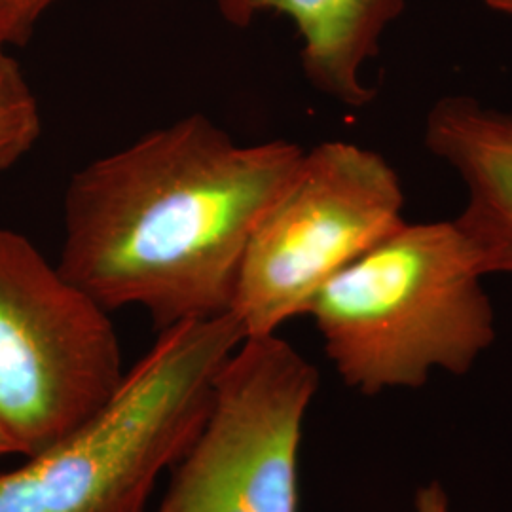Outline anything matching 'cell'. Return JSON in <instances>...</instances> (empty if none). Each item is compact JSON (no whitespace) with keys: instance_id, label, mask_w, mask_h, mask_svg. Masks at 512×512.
I'll use <instances>...</instances> for the list:
<instances>
[{"instance_id":"obj_1","label":"cell","mask_w":512,"mask_h":512,"mask_svg":"<svg viewBox=\"0 0 512 512\" xmlns=\"http://www.w3.org/2000/svg\"><path fill=\"white\" fill-rule=\"evenodd\" d=\"M304 150L238 143L202 112L152 129L71 177L57 268L158 330L230 313L256 222Z\"/></svg>"},{"instance_id":"obj_2","label":"cell","mask_w":512,"mask_h":512,"mask_svg":"<svg viewBox=\"0 0 512 512\" xmlns=\"http://www.w3.org/2000/svg\"><path fill=\"white\" fill-rule=\"evenodd\" d=\"M488 258L459 220H404L334 275L308 315L340 380L361 395L463 376L495 342Z\"/></svg>"},{"instance_id":"obj_3","label":"cell","mask_w":512,"mask_h":512,"mask_svg":"<svg viewBox=\"0 0 512 512\" xmlns=\"http://www.w3.org/2000/svg\"><path fill=\"white\" fill-rule=\"evenodd\" d=\"M243 338L232 313L160 330L92 420L0 475V512H147L160 476L200 433Z\"/></svg>"},{"instance_id":"obj_4","label":"cell","mask_w":512,"mask_h":512,"mask_svg":"<svg viewBox=\"0 0 512 512\" xmlns=\"http://www.w3.org/2000/svg\"><path fill=\"white\" fill-rule=\"evenodd\" d=\"M397 169L372 148L323 141L304 150L256 222L230 313L245 338L308 315L317 293L404 222Z\"/></svg>"},{"instance_id":"obj_5","label":"cell","mask_w":512,"mask_h":512,"mask_svg":"<svg viewBox=\"0 0 512 512\" xmlns=\"http://www.w3.org/2000/svg\"><path fill=\"white\" fill-rule=\"evenodd\" d=\"M124 376L109 310L29 239L0 228V425L19 454L92 420Z\"/></svg>"},{"instance_id":"obj_6","label":"cell","mask_w":512,"mask_h":512,"mask_svg":"<svg viewBox=\"0 0 512 512\" xmlns=\"http://www.w3.org/2000/svg\"><path fill=\"white\" fill-rule=\"evenodd\" d=\"M319 370L277 334L243 338L154 512H298L304 420Z\"/></svg>"},{"instance_id":"obj_7","label":"cell","mask_w":512,"mask_h":512,"mask_svg":"<svg viewBox=\"0 0 512 512\" xmlns=\"http://www.w3.org/2000/svg\"><path fill=\"white\" fill-rule=\"evenodd\" d=\"M423 145L465 190L459 224L494 274L512 275V109L469 93L444 95L425 116Z\"/></svg>"},{"instance_id":"obj_8","label":"cell","mask_w":512,"mask_h":512,"mask_svg":"<svg viewBox=\"0 0 512 512\" xmlns=\"http://www.w3.org/2000/svg\"><path fill=\"white\" fill-rule=\"evenodd\" d=\"M236 29L268 14L285 16L300 38V63L311 86L332 101L363 109L376 99L366 67L382 52L385 33L406 0H215Z\"/></svg>"},{"instance_id":"obj_9","label":"cell","mask_w":512,"mask_h":512,"mask_svg":"<svg viewBox=\"0 0 512 512\" xmlns=\"http://www.w3.org/2000/svg\"><path fill=\"white\" fill-rule=\"evenodd\" d=\"M42 126L37 95L12 50L0 44V173L35 148Z\"/></svg>"},{"instance_id":"obj_10","label":"cell","mask_w":512,"mask_h":512,"mask_svg":"<svg viewBox=\"0 0 512 512\" xmlns=\"http://www.w3.org/2000/svg\"><path fill=\"white\" fill-rule=\"evenodd\" d=\"M61 0H0V44L14 50L25 46L42 18Z\"/></svg>"},{"instance_id":"obj_11","label":"cell","mask_w":512,"mask_h":512,"mask_svg":"<svg viewBox=\"0 0 512 512\" xmlns=\"http://www.w3.org/2000/svg\"><path fill=\"white\" fill-rule=\"evenodd\" d=\"M414 512H450V501L440 482H429L414 499Z\"/></svg>"},{"instance_id":"obj_12","label":"cell","mask_w":512,"mask_h":512,"mask_svg":"<svg viewBox=\"0 0 512 512\" xmlns=\"http://www.w3.org/2000/svg\"><path fill=\"white\" fill-rule=\"evenodd\" d=\"M14 454H19L18 446H16L12 437L4 431V427L0 425V458L2 456H14Z\"/></svg>"},{"instance_id":"obj_13","label":"cell","mask_w":512,"mask_h":512,"mask_svg":"<svg viewBox=\"0 0 512 512\" xmlns=\"http://www.w3.org/2000/svg\"><path fill=\"white\" fill-rule=\"evenodd\" d=\"M492 12L512 18V0H482Z\"/></svg>"}]
</instances>
